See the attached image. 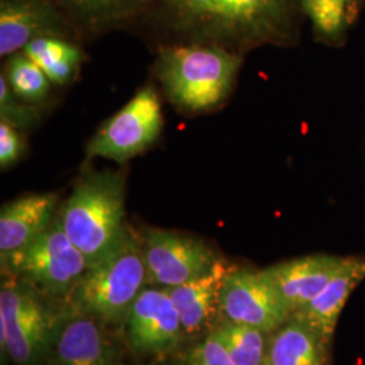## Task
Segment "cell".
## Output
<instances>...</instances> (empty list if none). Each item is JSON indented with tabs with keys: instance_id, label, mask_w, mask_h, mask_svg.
Segmentation results:
<instances>
[{
	"instance_id": "cell-1",
	"label": "cell",
	"mask_w": 365,
	"mask_h": 365,
	"mask_svg": "<svg viewBox=\"0 0 365 365\" xmlns=\"http://www.w3.org/2000/svg\"><path fill=\"white\" fill-rule=\"evenodd\" d=\"M168 24L192 42L235 45L284 37L289 0H158Z\"/></svg>"
},
{
	"instance_id": "cell-2",
	"label": "cell",
	"mask_w": 365,
	"mask_h": 365,
	"mask_svg": "<svg viewBox=\"0 0 365 365\" xmlns=\"http://www.w3.org/2000/svg\"><path fill=\"white\" fill-rule=\"evenodd\" d=\"M241 57L217 43L191 42L164 48L156 75L178 110L207 113L223 103L233 90Z\"/></svg>"
},
{
	"instance_id": "cell-3",
	"label": "cell",
	"mask_w": 365,
	"mask_h": 365,
	"mask_svg": "<svg viewBox=\"0 0 365 365\" xmlns=\"http://www.w3.org/2000/svg\"><path fill=\"white\" fill-rule=\"evenodd\" d=\"M125 203L122 173L90 172L76 182L58 211L66 235L84 255L88 268L103 260L128 235Z\"/></svg>"
},
{
	"instance_id": "cell-4",
	"label": "cell",
	"mask_w": 365,
	"mask_h": 365,
	"mask_svg": "<svg viewBox=\"0 0 365 365\" xmlns=\"http://www.w3.org/2000/svg\"><path fill=\"white\" fill-rule=\"evenodd\" d=\"M148 282L141 235L129 229L117 248L92 265L69 294L73 310L106 324L125 322Z\"/></svg>"
},
{
	"instance_id": "cell-5",
	"label": "cell",
	"mask_w": 365,
	"mask_h": 365,
	"mask_svg": "<svg viewBox=\"0 0 365 365\" xmlns=\"http://www.w3.org/2000/svg\"><path fill=\"white\" fill-rule=\"evenodd\" d=\"M0 291V346L15 365H36L52 345L58 318L34 287L10 277Z\"/></svg>"
},
{
	"instance_id": "cell-6",
	"label": "cell",
	"mask_w": 365,
	"mask_h": 365,
	"mask_svg": "<svg viewBox=\"0 0 365 365\" xmlns=\"http://www.w3.org/2000/svg\"><path fill=\"white\" fill-rule=\"evenodd\" d=\"M1 268L31 287L63 297L76 287L88 262L66 235L57 212L52 225L27 247L1 261Z\"/></svg>"
},
{
	"instance_id": "cell-7",
	"label": "cell",
	"mask_w": 365,
	"mask_h": 365,
	"mask_svg": "<svg viewBox=\"0 0 365 365\" xmlns=\"http://www.w3.org/2000/svg\"><path fill=\"white\" fill-rule=\"evenodd\" d=\"M163 126L157 91L153 86H145L95 133L87 145L86 156L88 160L101 157L125 164L155 144Z\"/></svg>"
},
{
	"instance_id": "cell-8",
	"label": "cell",
	"mask_w": 365,
	"mask_h": 365,
	"mask_svg": "<svg viewBox=\"0 0 365 365\" xmlns=\"http://www.w3.org/2000/svg\"><path fill=\"white\" fill-rule=\"evenodd\" d=\"M148 282L176 287L207 274L220 256L203 240L173 230L152 227L141 235Z\"/></svg>"
},
{
	"instance_id": "cell-9",
	"label": "cell",
	"mask_w": 365,
	"mask_h": 365,
	"mask_svg": "<svg viewBox=\"0 0 365 365\" xmlns=\"http://www.w3.org/2000/svg\"><path fill=\"white\" fill-rule=\"evenodd\" d=\"M220 314L223 321L274 333L291 312L267 272L233 268L223 282Z\"/></svg>"
},
{
	"instance_id": "cell-10",
	"label": "cell",
	"mask_w": 365,
	"mask_h": 365,
	"mask_svg": "<svg viewBox=\"0 0 365 365\" xmlns=\"http://www.w3.org/2000/svg\"><path fill=\"white\" fill-rule=\"evenodd\" d=\"M125 322L129 344L137 352H170L184 336L179 312L164 288H144Z\"/></svg>"
},
{
	"instance_id": "cell-11",
	"label": "cell",
	"mask_w": 365,
	"mask_h": 365,
	"mask_svg": "<svg viewBox=\"0 0 365 365\" xmlns=\"http://www.w3.org/2000/svg\"><path fill=\"white\" fill-rule=\"evenodd\" d=\"M58 319L52 345L53 365H118L115 344L102 322L88 314Z\"/></svg>"
},
{
	"instance_id": "cell-12",
	"label": "cell",
	"mask_w": 365,
	"mask_h": 365,
	"mask_svg": "<svg viewBox=\"0 0 365 365\" xmlns=\"http://www.w3.org/2000/svg\"><path fill=\"white\" fill-rule=\"evenodd\" d=\"M66 22L54 0H0V56L7 58L33 39L66 37Z\"/></svg>"
},
{
	"instance_id": "cell-13",
	"label": "cell",
	"mask_w": 365,
	"mask_h": 365,
	"mask_svg": "<svg viewBox=\"0 0 365 365\" xmlns=\"http://www.w3.org/2000/svg\"><path fill=\"white\" fill-rule=\"evenodd\" d=\"M348 257L310 255L264 269L286 302L291 315L304 307L339 274Z\"/></svg>"
},
{
	"instance_id": "cell-14",
	"label": "cell",
	"mask_w": 365,
	"mask_h": 365,
	"mask_svg": "<svg viewBox=\"0 0 365 365\" xmlns=\"http://www.w3.org/2000/svg\"><path fill=\"white\" fill-rule=\"evenodd\" d=\"M56 192L29 194L7 202L0 209V260L27 247L42 235L57 215Z\"/></svg>"
},
{
	"instance_id": "cell-15",
	"label": "cell",
	"mask_w": 365,
	"mask_h": 365,
	"mask_svg": "<svg viewBox=\"0 0 365 365\" xmlns=\"http://www.w3.org/2000/svg\"><path fill=\"white\" fill-rule=\"evenodd\" d=\"M232 269L221 257L207 274L176 287L164 288L179 312L184 336H196L212 324L220 314L223 282Z\"/></svg>"
},
{
	"instance_id": "cell-16",
	"label": "cell",
	"mask_w": 365,
	"mask_h": 365,
	"mask_svg": "<svg viewBox=\"0 0 365 365\" xmlns=\"http://www.w3.org/2000/svg\"><path fill=\"white\" fill-rule=\"evenodd\" d=\"M363 280H365L364 259L348 257L342 269L330 280L327 287L291 317L299 318L312 327L322 339L324 345L329 348L342 309L354 288Z\"/></svg>"
},
{
	"instance_id": "cell-17",
	"label": "cell",
	"mask_w": 365,
	"mask_h": 365,
	"mask_svg": "<svg viewBox=\"0 0 365 365\" xmlns=\"http://www.w3.org/2000/svg\"><path fill=\"white\" fill-rule=\"evenodd\" d=\"M327 348L312 327L289 317L269 334L267 365H325Z\"/></svg>"
},
{
	"instance_id": "cell-18",
	"label": "cell",
	"mask_w": 365,
	"mask_h": 365,
	"mask_svg": "<svg viewBox=\"0 0 365 365\" xmlns=\"http://www.w3.org/2000/svg\"><path fill=\"white\" fill-rule=\"evenodd\" d=\"M24 52L56 86H66L78 78L83 52L66 37L45 36L27 43Z\"/></svg>"
},
{
	"instance_id": "cell-19",
	"label": "cell",
	"mask_w": 365,
	"mask_h": 365,
	"mask_svg": "<svg viewBox=\"0 0 365 365\" xmlns=\"http://www.w3.org/2000/svg\"><path fill=\"white\" fill-rule=\"evenodd\" d=\"M80 26L105 30L129 21L156 0H54Z\"/></svg>"
},
{
	"instance_id": "cell-20",
	"label": "cell",
	"mask_w": 365,
	"mask_h": 365,
	"mask_svg": "<svg viewBox=\"0 0 365 365\" xmlns=\"http://www.w3.org/2000/svg\"><path fill=\"white\" fill-rule=\"evenodd\" d=\"M212 330L223 342L235 365H267L269 333L229 321H223Z\"/></svg>"
},
{
	"instance_id": "cell-21",
	"label": "cell",
	"mask_w": 365,
	"mask_h": 365,
	"mask_svg": "<svg viewBox=\"0 0 365 365\" xmlns=\"http://www.w3.org/2000/svg\"><path fill=\"white\" fill-rule=\"evenodd\" d=\"M14 93L31 105L43 102L52 90V81L24 51L7 57L3 72Z\"/></svg>"
},
{
	"instance_id": "cell-22",
	"label": "cell",
	"mask_w": 365,
	"mask_h": 365,
	"mask_svg": "<svg viewBox=\"0 0 365 365\" xmlns=\"http://www.w3.org/2000/svg\"><path fill=\"white\" fill-rule=\"evenodd\" d=\"M315 29L327 36H337L349 16V0H302Z\"/></svg>"
},
{
	"instance_id": "cell-23",
	"label": "cell",
	"mask_w": 365,
	"mask_h": 365,
	"mask_svg": "<svg viewBox=\"0 0 365 365\" xmlns=\"http://www.w3.org/2000/svg\"><path fill=\"white\" fill-rule=\"evenodd\" d=\"M38 107L19 99L10 88L4 75L0 76V120L19 130H27L37 125Z\"/></svg>"
},
{
	"instance_id": "cell-24",
	"label": "cell",
	"mask_w": 365,
	"mask_h": 365,
	"mask_svg": "<svg viewBox=\"0 0 365 365\" xmlns=\"http://www.w3.org/2000/svg\"><path fill=\"white\" fill-rule=\"evenodd\" d=\"M188 365H235L220 337L211 330L206 339L192 348L187 359Z\"/></svg>"
},
{
	"instance_id": "cell-25",
	"label": "cell",
	"mask_w": 365,
	"mask_h": 365,
	"mask_svg": "<svg viewBox=\"0 0 365 365\" xmlns=\"http://www.w3.org/2000/svg\"><path fill=\"white\" fill-rule=\"evenodd\" d=\"M26 150V141L22 130L0 120V168L10 170Z\"/></svg>"
},
{
	"instance_id": "cell-26",
	"label": "cell",
	"mask_w": 365,
	"mask_h": 365,
	"mask_svg": "<svg viewBox=\"0 0 365 365\" xmlns=\"http://www.w3.org/2000/svg\"><path fill=\"white\" fill-rule=\"evenodd\" d=\"M357 4H359V0H349V16L354 13Z\"/></svg>"
}]
</instances>
